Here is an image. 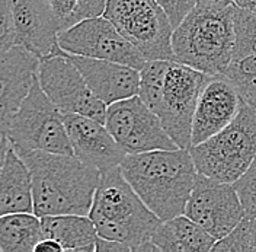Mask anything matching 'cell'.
<instances>
[{
	"instance_id": "obj_1",
	"label": "cell",
	"mask_w": 256,
	"mask_h": 252,
	"mask_svg": "<svg viewBox=\"0 0 256 252\" xmlns=\"http://www.w3.org/2000/svg\"><path fill=\"white\" fill-rule=\"evenodd\" d=\"M19 155L31 169L34 213L36 216H89L102 176L96 166L76 155L44 150H25Z\"/></svg>"
},
{
	"instance_id": "obj_2",
	"label": "cell",
	"mask_w": 256,
	"mask_h": 252,
	"mask_svg": "<svg viewBox=\"0 0 256 252\" xmlns=\"http://www.w3.org/2000/svg\"><path fill=\"white\" fill-rule=\"evenodd\" d=\"M121 171L160 220L185 214L198 169L190 149L128 153Z\"/></svg>"
},
{
	"instance_id": "obj_3",
	"label": "cell",
	"mask_w": 256,
	"mask_h": 252,
	"mask_svg": "<svg viewBox=\"0 0 256 252\" xmlns=\"http://www.w3.org/2000/svg\"><path fill=\"white\" fill-rule=\"evenodd\" d=\"M233 6H195L174 30V60L211 76L224 75L233 60Z\"/></svg>"
},
{
	"instance_id": "obj_4",
	"label": "cell",
	"mask_w": 256,
	"mask_h": 252,
	"mask_svg": "<svg viewBox=\"0 0 256 252\" xmlns=\"http://www.w3.org/2000/svg\"><path fill=\"white\" fill-rule=\"evenodd\" d=\"M89 217L99 236L124 242L131 252L152 239L162 221L131 187L121 166L102 172Z\"/></svg>"
},
{
	"instance_id": "obj_5",
	"label": "cell",
	"mask_w": 256,
	"mask_h": 252,
	"mask_svg": "<svg viewBox=\"0 0 256 252\" xmlns=\"http://www.w3.org/2000/svg\"><path fill=\"white\" fill-rule=\"evenodd\" d=\"M198 172L233 184L256 158V111L243 98L236 118L206 142L190 147Z\"/></svg>"
},
{
	"instance_id": "obj_6",
	"label": "cell",
	"mask_w": 256,
	"mask_h": 252,
	"mask_svg": "<svg viewBox=\"0 0 256 252\" xmlns=\"http://www.w3.org/2000/svg\"><path fill=\"white\" fill-rule=\"evenodd\" d=\"M2 126L18 152L44 150L74 155L64 124V112L42 91L38 78L20 107Z\"/></svg>"
},
{
	"instance_id": "obj_7",
	"label": "cell",
	"mask_w": 256,
	"mask_h": 252,
	"mask_svg": "<svg viewBox=\"0 0 256 252\" xmlns=\"http://www.w3.org/2000/svg\"><path fill=\"white\" fill-rule=\"evenodd\" d=\"M105 18L147 60H174V25L158 0H108Z\"/></svg>"
},
{
	"instance_id": "obj_8",
	"label": "cell",
	"mask_w": 256,
	"mask_h": 252,
	"mask_svg": "<svg viewBox=\"0 0 256 252\" xmlns=\"http://www.w3.org/2000/svg\"><path fill=\"white\" fill-rule=\"evenodd\" d=\"M0 12V53L24 46L42 59L57 50L60 27L47 0H2Z\"/></svg>"
},
{
	"instance_id": "obj_9",
	"label": "cell",
	"mask_w": 256,
	"mask_h": 252,
	"mask_svg": "<svg viewBox=\"0 0 256 252\" xmlns=\"http://www.w3.org/2000/svg\"><path fill=\"white\" fill-rule=\"evenodd\" d=\"M210 75L191 66L170 60L163 82L159 105L154 110L168 134L182 147L192 146V120L198 98Z\"/></svg>"
},
{
	"instance_id": "obj_10",
	"label": "cell",
	"mask_w": 256,
	"mask_h": 252,
	"mask_svg": "<svg viewBox=\"0 0 256 252\" xmlns=\"http://www.w3.org/2000/svg\"><path fill=\"white\" fill-rule=\"evenodd\" d=\"M38 80L42 91L64 114H82L105 123L108 105L90 91L79 67L60 46L41 59Z\"/></svg>"
},
{
	"instance_id": "obj_11",
	"label": "cell",
	"mask_w": 256,
	"mask_h": 252,
	"mask_svg": "<svg viewBox=\"0 0 256 252\" xmlns=\"http://www.w3.org/2000/svg\"><path fill=\"white\" fill-rule=\"evenodd\" d=\"M105 126L127 155L179 147L138 95L108 105Z\"/></svg>"
},
{
	"instance_id": "obj_12",
	"label": "cell",
	"mask_w": 256,
	"mask_h": 252,
	"mask_svg": "<svg viewBox=\"0 0 256 252\" xmlns=\"http://www.w3.org/2000/svg\"><path fill=\"white\" fill-rule=\"evenodd\" d=\"M58 46L68 54L128 64L138 70L147 59L105 16L89 18L58 34Z\"/></svg>"
},
{
	"instance_id": "obj_13",
	"label": "cell",
	"mask_w": 256,
	"mask_h": 252,
	"mask_svg": "<svg viewBox=\"0 0 256 252\" xmlns=\"http://www.w3.org/2000/svg\"><path fill=\"white\" fill-rule=\"evenodd\" d=\"M185 214L220 240L239 224L244 210L233 184L198 172Z\"/></svg>"
},
{
	"instance_id": "obj_14",
	"label": "cell",
	"mask_w": 256,
	"mask_h": 252,
	"mask_svg": "<svg viewBox=\"0 0 256 252\" xmlns=\"http://www.w3.org/2000/svg\"><path fill=\"white\" fill-rule=\"evenodd\" d=\"M242 96L224 75L208 78L198 98L192 120V146L206 142L228 126L238 115Z\"/></svg>"
},
{
	"instance_id": "obj_15",
	"label": "cell",
	"mask_w": 256,
	"mask_h": 252,
	"mask_svg": "<svg viewBox=\"0 0 256 252\" xmlns=\"http://www.w3.org/2000/svg\"><path fill=\"white\" fill-rule=\"evenodd\" d=\"M64 124L73 152L83 162L105 172L120 166L127 153L115 142L105 123L82 114H64Z\"/></svg>"
},
{
	"instance_id": "obj_16",
	"label": "cell",
	"mask_w": 256,
	"mask_h": 252,
	"mask_svg": "<svg viewBox=\"0 0 256 252\" xmlns=\"http://www.w3.org/2000/svg\"><path fill=\"white\" fill-rule=\"evenodd\" d=\"M41 57L24 46L0 53V124L15 114L38 78Z\"/></svg>"
},
{
	"instance_id": "obj_17",
	"label": "cell",
	"mask_w": 256,
	"mask_h": 252,
	"mask_svg": "<svg viewBox=\"0 0 256 252\" xmlns=\"http://www.w3.org/2000/svg\"><path fill=\"white\" fill-rule=\"evenodd\" d=\"M90 91L106 105L138 95L140 70L128 64L70 54Z\"/></svg>"
},
{
	"instance_id": "obj_18",
	"label": "cell",
	"mask_w": 256,
	"mask_h": 252,
	"mask_svg": "<svg viewBox=\"0 0 256 252\" xmlns=\"http://www.w3.org/2000/svg\"><path fill=\"white\" fill-rule=\"evenodd\" d=\"M19 211L34 213L31 169L10 140L2 134L0 216Z\"/></svg>"
},
{
	"instance_id": "obj_19",
	"label": "cell",
	"mask_w": 256,
	"mask_h": 252,
	"mask_svg": "<svg viewBox=\"0 0 256 252\" xmlns=\"http://www.w3.org/2000/svg\"><path fill=\"white\" fill-rule=\"evenodd\" d=\"M152 240L162 252H207L212 251L217 242L186 214L160 221Z\"/></svg>"
},
{
	"instance_id": "obj_20",
	"label": "cell",
	"mask_w": 256,
	"mask_h": 252,
	"mask_svg": "<svg viewBox=\"0 0 256 252\" xmlns=\"http://www.w3.org/2000/svg\"><path fill=\"white\" fill-rule=\"evenodd\" d=\"M46 237L58 240L64 251L95 252L98 229L95 221L83 214H58L41 217Z\"/></svg>"
},
{
	"instance_id": "obj_21",
	"label": "cell",
	"mask_w": 256,
	"mask_h": 252,
	"mask_svg": "<svg viewBox=\"0 0 256 252\" xmlns=\"http://www.w3.org/2000/svg\"><path fill=\"white\" fill-rule=\"evenodd\" d=\"M46 237L41 217L35 213H9L0 217V251L34 252Z\"/></svg>"
},
{
	"instance_id": "obj_22",
	"label": "cell",
	"mask_w": 256,
	"mask_h": 252,
	"mask_svg": "<svg viewBox=\"0 0 256 252\" xmlns=\"http://www.w3.org/2000/svg\"><path fill=\"white\" fill-rule=\"evenodd\" d=\"M60 32L89 18L104 16L108 0H47Z\"/></svg>"
},
{
	"instance_id": "obj_23",
	"label": "cell",
	"mask_w": 256,
	"mask_h": 252,
	"mask_svg": "<svg viewBox=\"0 0 256 252\" xmlns=\"http://www.w3.org/2000/svg\"><path fill=\"white\" fill-rule=\"evenodd\" d=\"M234 48L233 60L256 54V14L248 9L233 6ZM232 60V62H233Z\"/></svg>"
},
{
	"instance_id": "obj_24",
	"label": "cell",
	"mask_w": 256,
	"mask_h": 252,
	"mask_svg": "<svg viewBox=\"0 0 256 252\" xmlns=\"http://www.w3.org/2000/svg\"><path fill=\"white\" fill-rule=\"evenodd\" d=\"M212 251L256 252V216H248L223 239L217 240Z\"/></svg>"
},
{
	"instance_id": "obj_25",
	"label": "cell",
	"mask_w": 256,
	"mask_h": 252,
	"mask_svg": "<svg viewBox=\"0 0 256 252\" xmlns=\"http://www.w3.org/2000/svg\"><path fill=\"white\" fill-rule=\"evenodd\" d=\"M233 185L239 194L244 214L256 216V158Z\"/></svg>"
},
{
	"instance_id": "obj_26",
	"label": "cell",
	"mask_w": 256,
	"mask_h": 252,
	"mask_svg": "<svg viewBox=\"0 0 256 252\" xmlns=\"http://www.w3.org/2000/svg\"><path fill=\"white\" fill-rule=\"evenodd\" d=\"M158 3L169 16L174 28H176L196 6V0H158Z\"/></svg>"
},
{
	"instance_id": "obj_27",
	"label": "cell",
	"mask_w": 256,
	"mask_h": 252,
	"mask_svg": "<svg viewBox=\"0 0 256 252\" xmlns=\"http://www.w3.org/2000/svg\"><path fill=\"white\" fill-rule=\"evenodd\" d=\"M95 252H131V248L127 243L108 239V237L98 236L96 239V251Z\"/></svg>"
},
{
	"instance_id": "obj_28",
	"label": "cell",
	"mask_w": 256,
	"mask_h": 252,
	"mask_svg": "<svg viewBox=\"0 0 256 252\" xmlns=\"http://www.w3.org/2000/svg\"><path fill=\"white\" fill-rule=\"evenodd\" d=\"M35 252H64L63 245L51 237H44L35 248Z\"/></svg>"
},
{
	"instance_id": "obj_29",
	"label": "cell",
	"mask_w": 256,
	"mask_h": 252,
	"mask_svg": "<svg viewBox=\"0 0 256 252\" xmlns=\"http://www.w3.org/2000/svg\"><path fill=\"white\" fill-rule=\"evenodd\" d=\"M232 5L233 0H196V6L201 8H227Z\"/></svg>"
},
{
	"instance_id": "obj_30",
	"label": "cell",
	"mask_w": 256,
	"mask_h": 252,
	"mask_svg": "<svg viewBox=\"0 0 256 252\" xmlns=\"http://www.w3.org/2000/svg\"><path fill=\"white\" fill-rule=\"evenodd\" d=\"M233 5L256 14V0H233Z\"/></svg>"
},
{
	"instance_id": "obj_31",
	"label": "cell",
	"mask_w": 256,
	"mask_h": 252,
	"mask_svg": "<svg viewBox=\"0 0 256 252\" xmlns=\"http://www.w3.org/2000/svg\"><path fill=\"white\" fill-rule=\"evenodd\" d=\"M254 110H255V111H256V108H254Z\"/></svg>"
}]
</instances>
